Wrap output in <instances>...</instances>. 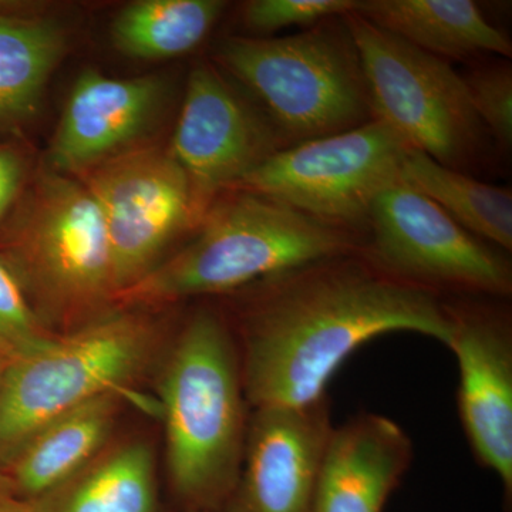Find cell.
Instances as JSON below:
<instances>
[{"label": "cell", "mask_w": 512, "mask_h": 512, "mask_svg": "<svg viewBox=\"0 0 512 512\" xmlns=\"http://www.w3.org/2000/svg\"><path fill=\"white\" fill-rule=\"evenodd\" d=\"M356 5L357 0H251L242 6V20L255 33L268 35L292 26L311 28L349 15Z\"/></svg>", "instance_id": "603a6c76"}, {"label": "cell", "mask_w": 512, "mask_h": 512, "mask_svg": "<svg viewBox=\"0 0 512 512\" xmlns=\"http://www.w3.org/2000/svg\"><path fill=\"white\" fill-rule=\"evenodd\" d=\"M55 333L37 316L15 269L0 255V340L23 352Z\"/></svg>", "instance_id": "cb8c5ba5"}, {"label": "cell", "mask_w": 512, "mask_h": 512, "mask_svg": "<svg viewBox=\"0 0 512 512\" xmlns=\"http://www.w3.org/2000/svg\"><path fill=\"white\" fill-rule=\"evenodd\" d=\"M400 180L447 212L461 227L501 251L512 249L510 188L483 183L409 148Z\"/></svg>", "instance_id": "d6986e66"}, {"label": "cell", "mask_w": 512, "mask_h": 512, "mask_svg": "<svg viewBox=\"0 0 512 512\" xmlns=\"http://www.w3.org/2000/svg\"><path fill=\"white\" fill-rule=\"evenodd\" d=\"M352 13L444 62L512 55L511 40L471 0H357Z\"/></svg>", "instance_id": "e0dca14e"}, {"label": "cell", "mask_w": 512, "mask_h": 512, "mask_svg": "<svg viewBox=\"0 0 512 512\" xmlns=\"http://www.w3.org/2000/svg\"><path fill=\"white\" fill-rule=\"evenodd\" d=\"M409 148L382 121H367L281 148L235 188L275 198L315 220L365 237L373 202L400 180Z\"/></svg>", "instance_id": "ba28073f"}, {"label": "cell", "mask_w": 512, "mask_h": 512, "mask_svg": "<svg viewBox=\"0 0 512 512\" xmlns=\"http://www.w3.org/2000/svg\"><path fill=\"white\" fill-rule=\"evenodd\" d=\"M245 289L254 295L234 335L252 409L326 399L330 379L350 355L387 333H417L446 348L453 333L446 299L386 274L362 249Z\"/></svg>", "instance_id": "6da1fadb"}, {"label": "cell", "mask_w": 512, "mask_h": 512, "mask_svg": "<svg viewBox=\"0 0 512 512\" xmlns=\"http://www.w3.org/2000/svg\"><path fill=\"white\" fill-rule=\"evenodd\" d=\"M157 342L151 319L114 308L19 352L0 384V466L47 421L104 394L128 393Z\"/></svg>", "instance_id": "8992f818"}, {"label": "cell", "mask_w": 512, "mask_h": 512, "mask_svg": "<svg viewBox=\"0 0 512 512\" xmlns=\"http://www.w3.org/2000/svg\"><path fill=\"white\" fill-rule=\"evenodd\" d=\"M160 77L114 79L89 70L74 83L49 150V170L79 175L130 148L157 116Z\"/></svg>", "instance_id": "5bb4252c"}, {"label": "cell", "mask_w": 512, "mask_h": 512, "mask_svg": "<svg viewBox=\"0 0 512 512\" xmlns=\"http://www.w3.org/2000/svg\"><path fill=\"white\" fill-rule=\"evenodd\" d=\"M365 239L235 188L212 202L190 244L117 295L116 308L228 295L298 266L360 251Z\"/></svg>", "instance_id": "3957f363"}, {"label": "cell", "mask_w": 512, "mask_h": 512, "mask_svg": "<svg viewBox=\"0 0 512 512\" xmlns=\"http://www.w3.org/2000/svg\"><path fill=\"white\" fill-rule=\"evenodd\" d=\"M224 9L221 0H138L114 20L113 43L134 59L187 55L210 35Z\"/></svg>", "instance_id": "44dd1931"}, {"label": "cell", "mask_w": 512, "mask_h": 512, "mask_svg": "<svg viewBox=\"0 0 512 512\" xmlns=\"http://www.w3.org/2000/svg\"><path fill=\"white\" fill-rule=\"evenodd\" d=\"M0 512H35V501L19 493L12 478L0 466Z\"/></svg>", "instance_id": "484cf974"}, {"label": "cell", "mask_w": 512, "mask_h": 512, "mask_svg": "<svg viewBox=\"0 0 512 512\" xmlns=\"http://www.w3.org/2000/svg\"><path fill=\"white\" fill-rule=\"evenodd\" d=\"M215 57L255 97L284 148L373 120L362 62L343 16L291 36L227 37Z\"/></svg>", "instance_id": "277c9868"}, {"label": "cell", "mask_w": 512, "mask_h": 512, "mask_svg": "<svg viewBox=\"0 0 512 512\" xmlns=\"http://www.w3.org/2000/svg\"><path fill=\"white\" fill-rule=\"evenodd\" d=\"M25 178V163L18 151L0 146V221L19 197Z\"/></svg>", "instance_id": "d4e9b609"}, {"label": "cell", "mask_w": 512, "mask_h": 512, "mask_svg": "<svg viewBox=\"0 0 512 512\" xmlns=\"http://www.w3.org/2000/svg\"><path fill=\"white\" fill-rule=\"evenodd\" d=\"M35 512H164L153 448L140 439L109 444L36 500Z\"/></svg>", "instance_id": "ac0fdd59"}, {"label": "cell", "mask_w": 512, "mask_h": 512, "mask_svg": "<svg viewBox=\"0 0 512 512\" xmlns=\"http://www.w3.org/2000/svg\"><path fill=\"white\" fill-rule=\"evenodd\" d=\"M450 343L457 360L458 412L478 463L503 484L512 500V322L504 306L448 301Z\"/></svg>", "instance_id": "7c38bea8"}, {"label": "cell", "mask_w": 512, "mask_h": 512, "mask_svg": "<svg viewBox=\"0 0 512 512\" xmlns=\"http://www.w3.org/2000/svg\"><path fill=\"white\" fill-rule=\"evenodd\" d=\"M412 461V440L396 421L375 413L352 417L330 433L315 512H383Z\"/></svg>", "instance_id": "9a60e30c"}, {"label": "cell", "mask_w": 512, "mask_h": 512, "mask_svg": "<svg viewBox=\"0 0 512 512\" xmlns=\"http://www.w3.org/2000/svg\"><path fill=\"white\" fill-rule=\"evenodd\" d=\"M362 254L386 274L458 295L507 298L512 266L500 248L461 227L402 180L373 202Z\"/></svg>", "instance_id": "9c48e42d"}, {"label": "cell", "mask_w": 512, "mask_h": 512, "mask_svg": "<svg viewBox=\"0 0 512 512\" xmlns=\"http://www.w3.org/2000/svg\"><path fill=\"white\" fill-rule=\"evenodd\" d=\"M471 106L485 133L504 151L512 146V70L510 63H491L461 74Z\"/></svg>", "instance_id": "7402d4cb"}, {"label": "cell", "mask_w": 512, "mask_h": 512, "mask_svg": "<svg viewBox=\"0 0 512 512\" xmlns=\"http://www.w3.org/2000/svg\"><path fill=\"white\" fill-rule=\"evenodd\" d=\"M64 50L66 37L56 23L0 12V130L35 113Z\"/></svg>", "instance_id": "ffe728a7"}, {"label": "cell", "mask_w": 512, "mask_h": 512, "mask_svg": "<svg viewBox=\"0 0 512 512\" xmlns=\"http://www.w3.org/2000/svg\"><path fill=\"white\" fill-rule=\"evenodd\" d=\"M79 175L103 218L117 295L153 271L183 232L198 227L190 184L168 150L126 148Z\"/></svg>", "instance_id": "30bf717a"}, {"label": "cell", "mask_w": 512, "mask_h": 512, "mask_svg": "<svg viewBox=\"0 0 512 512\" xmlns=\"http://www.w3.org/2000/svg\"><path fill=\"white\" fill-rule=\"evenodd\" d=\"M123 399L104 394L37 429L5 467L19 493L39 500L92 463L110 444Z\"/></svg>", "instance_id": "2e32d148"}, {"label": "cell", "mask_w": 512, "mask_h": 512, "mask_svg": "<svg viewBox=\"0 0 512 512\" xmlns=\"http://www.w3.org/2000/svg\"><path fill=\"white\" fill-rule=\"evenodd\" d=\"M18 353V350L13 348V346L0 340V384H2L3 376H5L6 369H8L10 362L15 359Z\"/></svg>", "instance_id": "4316f807"}, {"label": "cell", "mask_w": 512, "mask_h": 512, "mask_svg": "<svg viewBox=\"0 0 512 512\" xmlns=\"http://www.w3.org/2000/svg\"><path fill=\"white\" fill-rule=\"evenodd\" d=\"M165 460L178 512H221L237 483L248 400L234 330L220 313H192L165 359L160 386Z\"/></svg>", "instance_id": "7a4b0ae2"}, {"label": "cell", "mask_w": 512, "mask_h": 512, "mask_svg": "<svg viewBox=\"0 0 512 512\" xmlns=\"http://www.w3.org/2000/svg\"><path fill=\"white\" fill-rule=\"evenodd\" d=\"M281 148L264 113L217 67L201 63L191 70L167 150L190 184L198 225L212 202Z\"/></svg>", "instance_id": "8fae6325"}, {"label": "cell", "mask_w": 512, "mask_h": 512, "mask_svg": "<svg viewBox=\"0 0 512 512\" xmlns=\"http://www.w3.org/2000/svg\"><path fill=\"white\" fill-rule=\"evenodd\" d=\"M343 18L362 62L373 120L437 163L466 170L483 148L485 130L461 74L356 13Z\"/></svg>", "instance_id": "52a82bcc"}, {"label": "cell", "mask_w": 512, "mask_h": 512, "mask_svg": "<svg viewBox=\"0 0 512 512\" xmlns=\"http://www.w3.org/2000/svg\"><path fill=\"white\" fill-rule=\"evenodd\" d=\"M6 261L45 323L69 332L116 308L109 239L82 181L43 171L6 237Z\"/></svg>", "instance_id": "5b68a950"}, {"label": "cell", "mask_w": 512, "mask_h": 512, "mask_svg": "<svg viewBox=\"0 0 512 512\" xmlns=\"http://www.w3.org/2000/svg\"><path fill=\"white\" fill-rule=\"evenodd\" d=\"M332 429L328 397L309 406L254 409L237 483L221 512H315Z\"/></svg>", "instance_id": "4fadbf2b"}]
</instances>
